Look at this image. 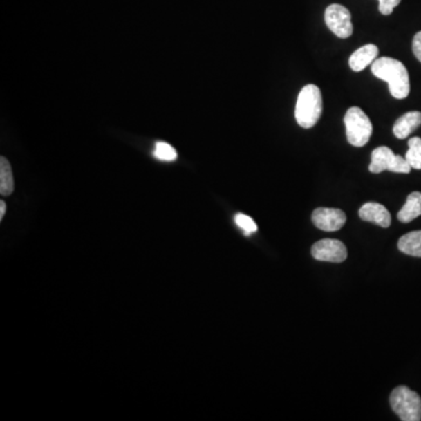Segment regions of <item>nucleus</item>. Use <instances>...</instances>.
<instances>
[{
  "label": "nucleus",
  "instance_id": "nucleus-1",
  "mask_svg": "<svg viewBox=\"0 0 421 421\" xmlns=\"http://www.w3.org/2000/svg\"><path fill=\"white\" fill-rule=\"evenodd\" d=\"M373 75L385 81L395 99H406L411 91L410 75L402 62L393 57H380L371 65Z\"/></svg>",
  "mask_w": 421,
  "mask_h": 421
},
{
  "label": "nucleus",
  "instance_id": "nucleus-2",
  "mask_svg": "<svg viewBox=\"0 0 421 421\" xmlns=\"http://www.w3.org/2000/svg\"><path fill=\"white\" fill-rule=\"evenodd\" d=\"M323 111L322 94L315 84L302 88L296 101L295 118L299 126L310 129L319 122Z\"/></svg>",
  "mask_w": 421,
  "mask_h": 421
},
{
  "label": "nucleus",
  "instance_id": "nucleus-3",
  "mask_svg": "<svg viewBox=\"0 0 421 421\" xmlns=\"http://www.w3.org/2000/svg\"><path fill=\"white\" fill-rule=\"evenodd\" d=\"M392 410L402 421L421 420V398L407 386L395 387L390 395Z\"/></svg>",
  "mask_w": 421,
  "mask_h": 421
},
{
  "label": "nucleus",
  "instance_id": "nucleus-4",
  "mask_svg": "<svg viewBox=\"0 0 421 421\" xmlns=\"http://www.w3.org/2000/svg\"><path fill=\"white\" fill-rule=\"evenodd\" d=\"M346 138L350 144L357 148L364 147L372 136L373 127L368 115L358 106H351L344 116Z\"/></svg>",
  "mask_w": 421,
  "mask_h": 421
},
{
  "label": "nucleus",
  "instance_id": "nucleus-5",
  "mask_svg": "<svg viewBox=\"0 0 421 421\" xmlns=\"http://www.w3.org/2000/svg\"><path fill=\"white\" fill-rule=\"evenodd\" d=\"M411 169L406 158L395 155V152L387 147H380L372 151L371 164L368 167L372 174H380L386 170L395 174H410Z\"/></svg>",
  "mask_w": 421,
  "mask_h": 421
},
{
  "label": "nucleus",
  "instance_id": "nucleus-6",
  "mask_svg": "<svg viewBox=\"0 0 421 421\" xmlns=\"http://www.w3.org/2000/svg\"><path fill=\"white\" fill-rule=\"evenodd\" d=\"M324 18L328 28L338 38L346 39L353 35V25L351 13L343 5L333 4L328 6Z\"/></svg>",
  "mask_w": 421,
  "mask_h": 421
},
{
  "label": "nucleus",
  "instance_id": "nucleus-7",
  "mask_svg": "<svg viewBox=\"0 0 421 421\" xmlns=\"http://www.w3.org/2000/svg\"><path fill=\"white\" fill-rule=\"evenodd\" d=\"M311 255L319 261L339 263L346 261L348 251L346 245L339 240L323 239L311 247Z\"/></svg>",
  "mask_w": 421,
  "mask_h": 421
},
{
  "label": "nucleus",
  "instance_id": "nucleus-8",
  "mask_svg": "<svg viewBox=\"0 0 421 421\" xmlns=\"http://www.w3.org/2000/svg\"><path fill=\"white\" fill-rule=\"evenodd\" d=\"M311 221L316 227L326 232H336L341 230L346 223V213L339 209L319 207L312 212Z\"/></svg>",
  "mask_w": 421,
  "mask_h": 421
},
{
  "label": "nucleus",
  "instance_id": "nucleus-9",
  "mask_svg": "<svg viewBox=\"0 0 421 421\" xmlns=\"http://www.w3.org/2000/svg\"><path fill=\"white\" fill-rule=\"evenodd\" d=\"M359 218L362 221L373 223L380 227H390L391 225V214L386 207L378 203H366L359 209Z\"/></svg>",
  "mask_w": 421,
  "mask_h": 421
},
{
  "label": "nucleus",
  "instance_id": "nucleus-10",
  "mask_svg": "<svg viewBox=\"0 0 421 421\" xmlns=\"http://www.w3.org/2000/svg\"><path fill=\"white\" fill-rule=\"evenodd\" d=\"M378 53H380V50L376 45L368 44V45L363 46L350 57V68L353 69V72L364 71L368 66L372 65L376 61Z\"/></svg>",
  "mask_w": 421,
  "mask_h": 421
},
{
  "label": "nucleus",
  "instance_id": "nucleus-11",
  "mask_svg": "<svg viewBox=\"0 0 421 421\" xmlns=\"http://www.w3.org/2000/svg\"><path fill=\"white\" fill-rule=\"evenodd\" d=\"M421 126L420 111H410L395 121L393 133L399 140H405Z\"/></svg>",
  "mask_w": 421,
  "mask_h": 421
},
{
  "label": "nucleus",
  "instance_id": "nucleus-12",
  "mask_svg": "<svg viewBox=\"0 0 421 421\" xmlns=\"http://www.w3.org/2000/svg\"><path fill=\"white\" fill-rule=\"evenodd\" d=\"M421 216V194L420 192H412L407 197L405 205L398 212L399 221L404 224L411 223L415 218Z\"/></svg>",
  "mask_w": 421,
  "mask_h": 421
},
{
  "label": "nucleus",
  "instance_id": "nucleus-13",
  "mask_svg": "<svg viewBox=\"0 0 421 421\" xmlns=\"http://www.w3.org/2000/svg\"><path fill=\"white\" fill-rule=\"evenodd\" d=\"M399 251L421 258V231H414L402 236L398 241Z\"/></svg>",
  "mask_w": 421,
  "mask_h": 421
},
{
  "label": "nucleus",
  "instance_id": "nucleus-14",
  "mask_svg": "<svg viewBox=\"0 0 421 421\" xmlns=\"http://www.w3.org/2000/svg\"><path fill=\"white\" fill-rule=\"evenodd\" d=\"M15 190V180L12 175L11 165L5 157L0 158V194L10 196Z\"/></svg>",
  "mask_w": 421,
  "mask_h": 421
},
{
  "label": "nucleus",
  "instance_id": "nucleus-15",
  "mask_svg": "<svg viewBox=\"0 0 421 421\" xmlns=\"http://www.w3.org/2000/svg\"><path fill=\"white\" fill-rule=\"evenodd\" d=\"M407 162L412 169L421 170V138L420 137H412L409 140V151L405 156Z\"/></svg>",
  "mask_w": 421,
  "mask_h": 421
},
{
  "label": "nucleus",
  "instance_id": "nucleus-16",
  "mask_svg": "<svg viewBox=\"0 0 421 421\" xmlns=\"http://www.w3.org/2000/svg\"><path fill=\"white\" fill-rule=\"evenodd\" d=\"M153 156H155L157 160H163V162H174L177 158V151L169 143L157 142Z\"/></svg>",
  "mask_w": 421,
  "mask_h": 421
},
{
  "label": "nucleus",
  "instance_id": "nucleus-17",
  "mask_svg": "<svg viewBox=\"0 0 421 421\" xmlns=\"http://www.w3.org/2000/svg\"><path fill=\"white\" fill-rule=\"evenodd\" d=\"M236 223L241 230H243L245 236H251L252 233H255L258 231V226L255 224L254 221L251 216H245L243 213H239L236 216Z\"/></svg>",
  "mask_w": 421,
  "mask_h": 421
},
{
  "label": "nucleus",
  "instance_id": "nucleus-18",
  "mask_svg": "<svg viewBox=\"0 0 421 421\" xmlns=\"http://www.w3.org/2000/svg\"><path fill=\"white\" fill-rule=\"evenodd\" d=\"M402 0H380V12L384 15H391Z\"/></svg>",
  "mask_w": 421,
  "mask_h": 421
},
{
  "label": "nucleus",
  "instance_id": "nucleus-19",
  "mask_svg": "<svg viewBox=\"0 0 421 421\" xmlns=\"http://www.w3.org/2000/svg\"><path fill=\"white\" fill-rule=\"evenodd\" d=\"M412 50H413L414 57L421 62V30L414 35Z\"/></svg>",
  "mask_w": 421,
  "mask_h": 421
},
{
  "label": "nucleus",
  "instance_id": "nucleus-20",
  "mask_svg": "<svg viewBox=\"0 0 421 421\" xmlns=\"http://www.w3.org/2000/svg\"><path fill=\"white\" fill-rule=\"evenodd\" d=\"M5 212H6V204L5 201H0V221L4 218Z\"/></svg>",
  "mask_w": 421,
  "mask_h": 421
},
{
  "label": "nucleus",
  "instance_id": "nucleus-21",
  "mask_svg": "<svg viewBox=\"0 0 421 421\" xmlns=\"http://www.w3.org/2000/svg\"><path fill=\"white\" fill-rule=\"evenodd\" d=\"M378 1H380V0H378Z\"/></svg>",
  "mask_w": 421,
  "mask_h": 421
}]
</instances>
